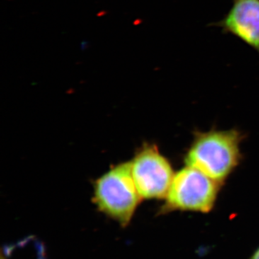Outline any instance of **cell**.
I'll list each match as a JSON object with an SVG mask.
<instances>
[{"label":"cell","instance_id":"obj_1","mask_svg":"<svg viewBox=\"0 0 259 259\" xmlns=\"http://www.w3.org/2000/svg\"><path fill=\"white\" fill-rule=\"evenodd\" d=\"M141 200L133 178L131 161L112 167L94 184V203L123 228L131 223Z\"/></svg>","mask_w":259,"mask_h":259},{"label":"cell","instance_id":"obj_2","mask_svg":"<svg viewBox=\"0 0 259 259\" xmlns=\"http://www.w3.org/2000/svg\"><path fill=\"white\" fill-rule=\"evenodd\" d=\"M241 139L236 131L199 134L187 153V165L221 183L239 162Z\"/></svg>","mask_w":259,"mask_h":259},{"label":"cell","instance_id":"obj_3","mask_svg":"<svg viewBox=\"0 0 259 259\" xmlns=\"http://www.w3.org/2000/svg\"><path fill=\"white\" fill-rule=\"evenodd\" d=\"M219 184L194 167H185L174 177L159 213L210 212L217 198Z\"/></svg>","mask_w":259,"mask_h":259},{"label":"cell","instance_id":"obj_4","mask_svg":"<svg viewBox=\"0 0 259 259\" xmlns=\"http://www.w3.org/2000/svg\"><path fill=\"white\" fill-rule=\"evenodd\" d=\"M135 185L142 199L166 197L175 174L156 146L144 145L131 161Z\"/></svg>","mask_w":259,"mask_h":259},{"label":"cell","instance_id":"obj_5","mask_svg":"<svg viewBox=\"0 0 259 259\" xmlns=\"http://www.w3.org/2000/svg\"><path fill=\"white\" fill-rule=\"evenodd\" d=\"M212 25L236 37L259 55V0H233L224 18Z\"/></svg>","mask_w":259,"mask_h":259},{"label":"cell","instance_id":"obj_6","mask_svg":"<svg viewBox=\"0 0 259 259\" xmlns=\"http://www.w3.org/2000/svg\"><path fill=\"white\" fill-rule=\"evenodd\" d=\"M249 259H259V247L254 250L253 254L250 255Z\"/></svg>","mask_w":259,"mask_h":259}]
</instances>
